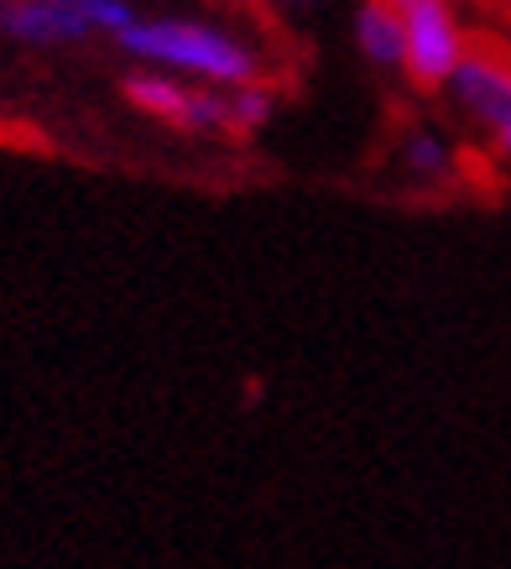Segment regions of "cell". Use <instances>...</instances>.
Masks as SVG:
<instances>
[{"mask_svg": "<svg viewBox=\"0 0 511 569\" xmlns=\"http://www.w3.org/2000/svg\"><path fill=\"white\" fill-rule=\"evenodd\" d=\"M120 48L178 79H199L209 89H246L261 84V58L246 37L224 32L214 21H183V17H157V21H131L116 37Z\"/></svg>", "mask_w": 511, "mask_h": 569, "instance_id": "cell-1", "label": "cell"}, {"mask_svg": "<svg viewBox=\"0 0 511 569\" xmlns=\"http://www.w3.org/2000/svg\"><path fill=\"white\" fill-rule=\"evenodd\" d=\"M402 17V73L418 94H439L460 73L470 37H464L454 0H392Z\"/></svg>", "mask_w": 511, "mask_h": 569, "instance_id": "cell-2", "label": "cell"}, {"mask_svg": "<svg viewBox=\"0 0 511 569\" xmlns=\"http://www.w3.org/2000/svg\"><path fill=\"white\" fill-rule=\"evenodd\" d=\"M449 94L470 121H480L491 131L495 152L511 162V52L507 48H485L470 37L460 73L449 79Z\"/></svg>", "mask_w": 511, "mask_h": 569, "instance_id": "cell-3", "label": "cell"}, {"mask_svg": "<svg viewBox=\"0 0 511 569\" xmlns=\"http://www.w3.org/2000/svg\"><path fill=\"white\" fill-rule=\"evenodd\" d=\"M0 32L11 37L17 48H79L89 42V27L84 21H73L63 6H52V0H0Z\"/></svg>", "mask_w": 511, "mask_h": 569, "instance_id": "cell-4", "label": "cell"}, {"mask_svg": "<svg viewBox=\"0 0 511 569\" xmlns=\"http://www.w3.org/2000/svg\"><path fill=\"white\" fill-rule=\"evenodd\" d=\"M120 94H126V104H131V110H141V116H152V121H162V126H178V131H188L193 84H183L178 73L141 69V73H131V79L120 84Z\"/></svg>", "mask_w": 511, "mask_h": 569, "instance_id": "cell-5", "label": "cell"}, {"mask_svg": "<svg viewBox=\"0 0 511 569\" xmlns=\"http://www.w3.org/2000/svg\"><path fill=\"white\" fill-rule=\"evenodd\" d=\"M355 42L371 69H402V17L392 0H360Z\"/></svg>", "mask_w": 511, "mask_h": 569, "instance_id": "cell-6", "label": "cell"}, {"mask_svg": "<svg viewBox=\"0 0 511 569\" xmlns=\"http://www.w3.org/2000/svg\"><path fill=\"white\" fill-rule=\"evenodd\" d=\"M52 6H63L73 21H84L89 37H120L137 21V6H131V0H52Z\"/></svg>", "mask_w": 511, "mask_h": 569, "instance_id": "cell-7", "label": "cell"}, {"mask_svg": "<svg viewBox=\"0 0 511 569\" xmlns=\"http://www.w3.org/2000/svg\"><path fill=\"white\" fill-rule=\"evenodd\" d=\"M267 121H272V94L261 84H246V89H230V94H224V131L251 137V131H261Z\"/></svg>", "mask_w": 511, "mask_h": 569, "instance_id": "cell-8", "label": "cell"}, {"mask_svg": "<svg viewBox=\"0 0 511 569\" xmlns=\"http://www.w3.org/2000/svg\"><path fill=\"white\" fill-rule=\"evenodd\" d=\"M402 162H408L418 178H443L449 162H454V152H449V141H443L439 131H412L408 147H402Z\"/></svg>", "mask_w": 511, "mask_h": 569, "instance_id": "cell-9", "label": "cell"}, {"mask_svg": "<svg viewBox=\"0 0 511 569\" xmlns=\"http://www.w3.org/2000/svg\"><path fill=\"white\" fill-rule=\"evenodd\" d=\"M272 6H288V0H272Z\"/></svg>", "mask_w": 511, "mask_h": 569, "instance_id": "cell-10", "label": "cell"}]
</instances>
